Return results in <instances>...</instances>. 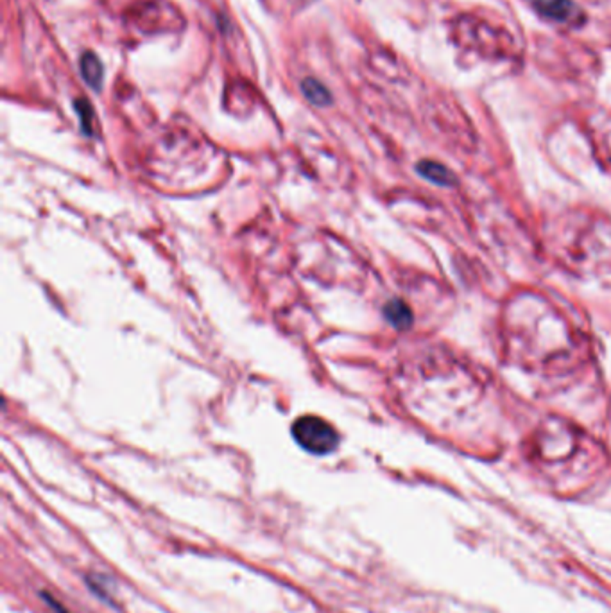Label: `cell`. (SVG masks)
Returning <instances> with one entry per match:
<instances>
[{"label": "cell", "mask_w": 611, "mask_h": 613, "mask_svg": "<svg viewBox=\"0 0 611 613\" xmlns=\"http://www.w3.org/2000/svg\"><path fill=\"white\" fill-rule=\"evenodd\" d=\"M292 440L299 449L312 455H328L341 443V434L334 425L316 415H305L294 419L290 427Z\"/></svg>", "instance_id": "cell-1"}, {"label": "cell", "mask_w": 611, "mask_h": 613, "mask_svg": "<svg viewBox=\"0 0 611 613\" xmlns=\"http://www.w3.org/2000/svg\"><path fill=\"white\" fill-rule=\"evenodd\" d=\"M532 6L541 17L568 26H579L585 20L583 9L572 0H532Z\"/></svg>", "instance_id": "cell-2"}, {"label": "cell", "mask_w": 611, "mask_h": 613, "mask_svg": "<svg viewBox=\"0 0 611 613\" xmlns=\"http://www.w3.org/2000/svg\"><path fill=\"white\" fill-rule=\"evenodd\" d=\"M416 171H418L420 176L425 178L426 181H431L434 185L440 187H450L453 183V172L450 169L444 167L443 164H438V162H432V160H423L416 165Z\"/></svg>", "instance_id": "cell-3"}, {"label": "cell", "mask_w": 611, "mask_h": 613, "mask_svg": "<svg viewBox=\"0 0 611 613\" xmlns=\"http://www.w3.org/2000/svg\"><path fill=\"white\" fill-rule=\"evenodd\" d=\"M384 316L398 330H405L413 325V312H411L409 305L398 298L384 305Z\"/></svg>", "instance_id": "cell-4"}, {"label": "cell", "mask_w": 611, "mask_h": 613, "mask_svg": "<svg viewBox=\"0 0 611 613\" xmlns=\"http://www.w3.org/2000/svg\"><path fill=\"white\" fill-rule=\"evenodd\" d=\"M301 93L305 95L310 104L317 108H326L332 104V93L326 88L321 81L314 79V77H305L301 81Z\"/></svg>", "instance_id": "cell-5"}, {"label": "cell", "mask_w": 611, "mask_h": 613, "mask_svg": "<svg viewBox=\"0 0 611 613\" xmlns=\"http://www.w3.org/2000/svg\"><path fill=\"white\" fill-rule=\"evenodd\" d=\"M79 68H81V77L86 81L90 88L99 92L102 86V65L99 62V57L95 56L93 53H84L81 56V63H79Z\"/></svg>", "instance_id": "cell-6"}, {"label": "cell", "mask_w": 611, "mask_h": 613, "mask_svg": "<svg viewBox=\"0 0 611 613\" xmlns=\"http://www.w3.org/2000/svg\"><path fill=\"white\" fill-rule=\"evenodd\" d=\"M75 111L81 119V128L86 137L93 135V108L88 101H75Z\"/></svg>", "instance_id": "cell-7"}, {"label": "cell", "mask_w": 611, "mask_h": 613, "mask_svg": "<svg viewBox=\"0 0 611 613\" xmlns=\"http://www.w3.org/2000/svg\"><path fill=\"white\" fill-rule=\"evenodd\" d=\"M40 596L44 597L45 601H47V605L50 606V608H53L56 613H70V612H68V610L65 608V606L62 605V603H59V601L54 599V597L50 596V594H48V592H41Z\"/></svg>", "instance_id": "cell-8"}]
</instances>
